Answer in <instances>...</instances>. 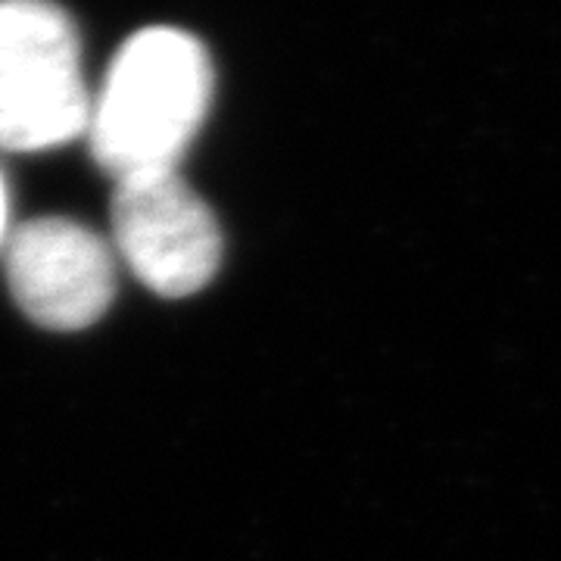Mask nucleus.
<instances>
[{
  "instance_id": "f03ea898",
  "label": "nucleus",
  "mask_w": 561,
  "mask_h": 561,
  "mask_svg": "<svg viewBox=\"0 0 561 561\" xmlns=\"http://www.w3.org/2000/svg\"><path fill=\"white\" fill-rule=\"evenodd\" d=\"M88 116L72 16L54 0H0V150H57L84 138Z\"/></svg>"
},
{
  "instance_id": "20e7f679",
  "label": "nucleus",
  "mask_w": 561,
  "mask_h": 561,
  "mask_svg": "<svg viewBox=\"0 0 561 561\" xmlns=\"http://www.w3.org/2000/svg\"><path fill=\"white\" fill-rule=\"evenodd\" d=\"M0 253L16 306L47 331L91 328L116 297L113 247L76 219L22 221Z\"/></svg>"
},
{
  "instance_id": "7ed1b4c3",
  "label": "nucleus",
  "mask_w": 561,
  "mask_h": 561,
  "mask_svg": "<svg viewBox=\"0 0 561 561\" xmlns=\"http://www.w3.org/2000/svg\"><path fill=\"white\" fill-rule=\"evenodd\" d=\"M110 219L119 256L153 294L181 300L216 278L219 221L179 169L116 181Z\"/></svg>"
},
{
  "instance_id": "f257e3e1",
  "label": "nucleus",
  "mask_w": 561,
  "mask_h": 561,
  "mask_svg": "<svg viewBox=\"0 0 561 561\" xmlns=\"http://www.w3.org/2000/svg\"><path fill=\"white\" fill-rule=\"evenodd\" d=\"M216 72L201 38L175 25L140 28L91 98L88 147L113 179L179 169L209 113Z\"/></svg>"
},
{
  "instance_id": "39448f33",
  "label": "nucleus",
  "mask_w": 561,
  "mask_h": 561,
  "mask_svg": "<svg viewBox=\"0 0 561 561\" xmlns=\"http://www.w3.org/2000/svg\"><path fill=\"white\" fill-rule=\"evenodd\" d=\"M7 234H10V191H7L3 169H0V250L7 243Z\"/></svg>"
}]
</instances>
